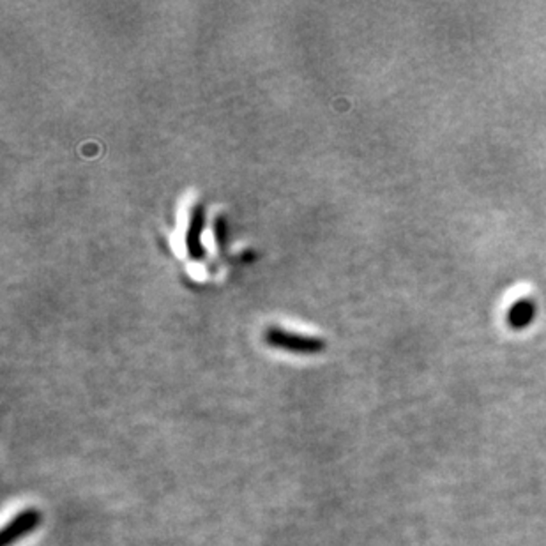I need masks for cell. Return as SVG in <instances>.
<instances>
[{
	"label": "cell",
	"instance_id": "cell-1",
	"mask_svg": "<svg viewBox=\"0 0 546 546\" xmlns=\"http://www.w3.org/2000/svg\"><path fill=\"white\" fill-rule=\"evenodd\" d=\"M265 343L273 349L294 352V354H318L324 351L325 343L320 338L292 333L282 327H271L265 331Z\"/></svg>",
	"mask_w": 546,
	"mask_h": 546
},
{
	"label": "cell",
	"instance_id": "cell-2",
	"mask_svg": "<svg viewBox=\"0 0 546 546\" xmlns=\"http://www.w3.org/2000/svg\"><path fill=\"white\" fill-rule=\"evenodd\" d=\"M41 511L38 507H27L13 516L0 534V546H13L23 540L27 534H32L41 524Z\"/></svg>",
	"mask_w": 546,
	"mask_h": 546
},
{
	"label": "cell",
	"instance_id": "cell-3",
	"mask_svg": "<svg viewBox=\"0 0 546 546\" xmlns=\"http://www.w3.org/2000/svg\"><path fill=\"white\" fill-rule=\"evenodd\" d=\"M536 303L529 298L518 299L516 303L511 304L507 313H506V324L513 329V331H524L527 329L534 318H536Z\"/></svg>",
	"mask_w": 546,
	"mask_h": 546
},
{
	"label": "cell",
	"instance_id": "cell-4",
	"mask_svg": "<svg viewBox=\"0 0 546 546\" xmlns=\"http://www.w3.org/2000/svg\"><path fill=\"white\" fill-rule=\"evenodd\" d=\"M202 229H204V209L198 205L191 212V218H189V223H187V229H186V236H184L186 251L191 258H202L204 256V247L200 243Z\"/></svg>",
	"mask_w": 546,
	"mask_h": 546
}]
</instances>
